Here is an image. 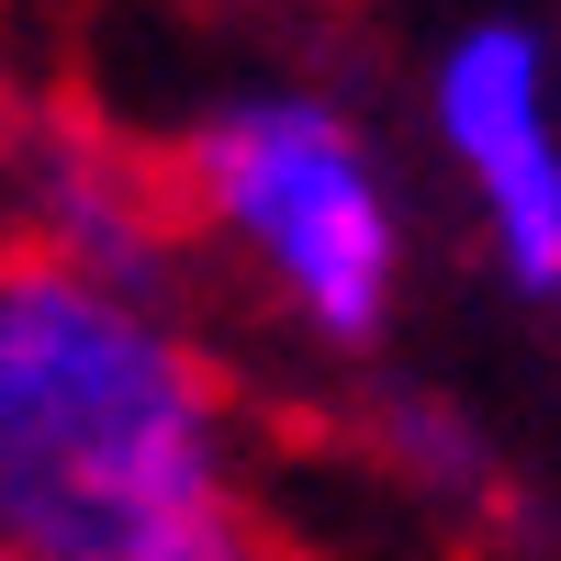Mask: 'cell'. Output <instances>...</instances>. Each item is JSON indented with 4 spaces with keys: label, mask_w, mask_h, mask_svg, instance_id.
I'll return each instance as SVG.
<instances>
[{
    "label": "cell",
    "mask_w": 561,
    "mask_h": 561,
    "mask_svg": "<svg viewBox=\"0 0 561 561\" xmlns=\"http://www.w3.org/2000/svg\"><path fill=\"white\" fill-rule=\"evenodd\" d=\"M415 124L449 169L472 248L517 304H561V45L528 0H472L415 57Z\"/></svg>",
    "instance_id": "cell-3"
},
{
    "label": "cell",
    "mask_w": 561,
    "mask_h": 561,
    "mask_svg": "<svg viewBox=\"0 0 561 561\" xmlns=\"http://www.w3.org/2000/svg\"><path fill=\"white\" fill-rule=\"evenodd\" d=\"M0 561H270L225 370L158 280L0 248Z\"/></svg>",
    "instance_id": "cell-1"
},
{
    "label": "cell",
    "mask_w": 561,
    "mask_h": 561,
    "mask_svg": "<svg viewBox=\"0 0 561 561\" xmlns=\"http://www.w3.org/2000/svg\"><path fill=\"white\" fill-rule=\"evenodd\" d=\"M169 214L325 359H370L415 293V203L359 102L248 79L169 147Z\"/></svg>",
    "instance_id": "cell-2"
},
{
    "label": "cell",
    "mask_w": 561,
    "mask_h": 561,
    "mask_svg": "<svg viewBox=\"0 0 561 561\" xmlns=\"http://www.w3.org/2000/svg\"><path fill=\"white\" fill-rule=\"evenodd\" d=\"M169 169H147L135 147H113V135L68 124L57 147H45L23 169V237L12 248H45L68 270H113V280H158L169 270Z\"/></svg>",
    "instance_id": "cell-4"
},
{
    "label": "cell",
    "mask_w": 561,
    "mask_h": 561,
    "mask_svg": "<svg viewBox=\"0 0 561 561\" xmlns=\"http://www.w3.org/2000/svg\"><path fill=\"white\" fill-rule=\"evenodd\" d=\"M550 45H561V12H550Z\"/></svg>",
    "instance_id": "cell-5"
}]
</instances>
